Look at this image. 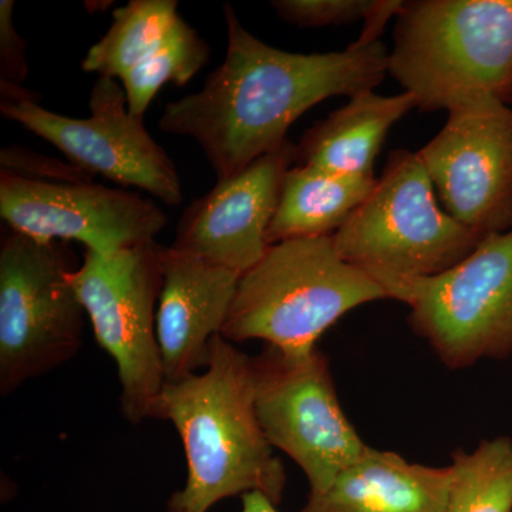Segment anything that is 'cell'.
<instances>
[{"instance_id": "obj_22", "label": "cell", "mask_w": 512, "mask_h": 512, "mask_svg": "<svg viewBox=\"0 0 512 512\" xmlns=\"http://www.w3.org/2000/svg\"><path fill=\"white\" fill-rule=\"evenodd\" d=\"M0 164H2V170L32 178V180L53 181V183H92V175L80 170L76 165H66L55 158L39 156L18 146L3 150L0 154Z\"/></svg>"}, {"instance_id": "obj_15", "label": "cell", "mask_w": 512, "mask_h": 512, "mask_svg": "<svg viewBox=\"0 0 512 512\" xmlns=\"http://www.w3.org/2000/svg\"><path fill=\"white\" fill-rule=\"evenodd\" d=\"M450 467L412 464L366 447L328 490L309 494L299 512H446Z\"/></svg>"}, {"instance_id": "obj_8", "label": "cell", "mask_w": 512, "mask_h": 512, "mask_svg": "<svg viewBox=\"0 0 512 512\" xmlns=\"http://www.w3.org/2000/svg\"><path fill=\"white\" fill-rule=\"evenodd\" d=\"M252 363L266 440L302 468L311 494L323 493L367 447L343 413L328 359L318 349L286 353L266 345Z\"/></svg>"}, {"instance_id": "obj_19", "label": "cell", "mask_w": 512, "mask_h": 512, "mask_svg": "<svg viewBox=\"0 0 512 512\" xmlns=\"http://www.w3.org/2000/svg\"><path fill=\"white\" fill-rule=\"evenodd\" d=\"M446 512H512V440H484L450 464Z\"/></svg>"}, {"instance_id": "obj_2", "label": "cell", "mask_w": 512, "mask_h": 512, "mask_svg": "<svg viewBox=\"0 0 512 512\" xmlns=\"http://www.w3.org/2000/svg\"><path fill=\"white\" fill-rule=\"evenodd\" d=\"M153 419L173 423L187 458L168 511L208 512L252 491L282 503L286 473L256 417L254 363L229 340L212 339L204 372L164 383Z\"/></svg>"}, {"instance_id": "obj_7", "label": "cell", "mask_w": 512, "mask_h": 512, "mask_svg": "<svg viewBox=\"0 0 512 512\" xmlns=\"http://www.w3.org/2000/svg\"><path fill=\"white\" fill-rule=\"evenodd\" d=\"M161 248L151 241L109 256L86 249L82 266L69 274L97 342L116 362L120 409L131 424L153 419L165 383L156 312Z\"/></svg>"}, {"instance_id": "obj_13", "label": "cell", "mask_w": 512, "mask_h": 512, "mask_svg": "<svg viewBox=\"0 0 512 512\" xmlns=\"http://www.w3.org/2000/svg\"><path fill=\"white\" fill-rule=\"evenodd\" d=\"M295 158L296 146L288 141L241 173L218 181L185 210L171 248L245 274L271 247L269 225Z\"/></svg>"}, {"instance_id": "obj_4", "label": "cell", "mask_w": 512, "mask_h": 512, "mask_svg": "<svg viewBox=\"0 0 512 512\" xmlns=\"http://www.w3.org/2000/svg\"><path fill=\"white\" fill-rule=\"evenodd\" d=\"M332 238L348 264L387 298L402 301L410 286L450 271L487 237L440 208L416 153L396 150L369 197Z\"/></svg>"}, {"instance_id": "obj_11", "label": "cell", "mask_w": 512, "mask_h": 512, "mask_svg": "<svg viewBox=\"0 0 512 512\" xmlns=\"http://www.w3.org/2000/svg\"><path fill=\"white\" fill-rule=\"evenodd\" d=\"M416 154L450 217L481 237L512 229L510 106L483 100L448 111Z\"/></svg>"}, {"instance_id": "obj_1", "label": "cell", "mask_w": 512, "mask_h": 512, "mask_svg": "<svg viewBox=\"0 0 512 512\" xmlns=\"http://www.w3.org/2000/svg\"><path fill=\"white\" fill-rule=\"evenodd\" d=\"M222 10L224 63L201 92L168 103L158 121L164 133L194 138L218 181L288 143L289 127L320 101L373 92L386 77L389 52L382 42L343 52H285L252 36L234 6Z\"/></svg>"}, {"instance_id": "obj_23", "label": "cell", "mask_w": 512, "mask_h": 512, "mask_svg": "<svg viewBox=\"0 0 512 512\" xmlns=\"http://www.w3.org/2000/svg\"><path fill=\"white\" fill-rule=\"evenodd\" d=\"M12 0L0 2V82L20 86L28 77L29 67L25 57V40L13 26Z\"/></svg>"}, {"instance_id": "obj_6", "label": "cell", "mask_w": 512, "mask_h": 512, "mask_svg": "<svg viewBox=\"0 0 512 512\" xmlns=\"http://www.w3.org/2000/svg\"><path fill=\"white\" fill-rule=\"evenodd\" d=\"M72 252L9 228L0 242V394L72 360L83 343L84 311L69 274Z\"/></svg>"}, {"instance_id": "obj_10", "label": "cell", "mask_w": 512, "mask_h": 512, "mask_svg": "<svg viewBox=\"0 0 512 512\" xmlns=\"http://www.w3.org/2000/svg\"><path fill=\"white\" fill-rule=\"evenodd\" d=\"M89 107V119H72L43 109L36 99L0 101L3 116L45 138L87 174L140 188L171 207L181 204L177 168L148 134L144 119L128 111L124 87L99 77Z\"/></svg>"}, {"instance_id": "obj_18", "label": "cell", "mask_w": 512, "mask_h": 512, "mask_svg": "<svg viewBox=\"0 0 512 512\" xmlns=\"http://www.w3.org/2000/svg\"><path fill=\"white\" fill-rule=\"evenodd\" d=\"M177 8V0H131L117 8L106 35L84 57L83 70L123 79L160 47L180 18Z\"/></svg>"}, {"instance_id": "obj_5", "label": "cell", "mask_w": 512, "mask_h": 512, "mask_svg": "<svg viewBox=\"0 0 512 512\" xmlns=\"http://www.w3.org/2000/svg\"><path fill=\"white\" fill-rule=\"evenodd\" d=\"M379 299L389 298L339 255L332 237L289 239L242 274L221 336L308 353L345 313Z\"/></svg>"}, {"instance_id": "obj_16", "label": "cell", "mask_w": 512, "mask_h": 512, "mask_svg": "<svg viewBox=\"0 0 512 512\" xmlns=\"http://www.w3.org/2000/svg\"><path fill=\"white\" fill-rule=\"evenodd\" d=\"M416 109L412 94L363 92L313 124L296 146L295 165L323 173L375 177V163L390 128Z\"/></svg>"}, {"instance_id": "obj_12", "label": "cell", "mask_w": 512, "mask_h": 512, "mask_svg": "<svg viewBox=\"0 0 512 512\" xmlns=\"http://www.w3.org/2000/svg\"><path fill=\"white\" fill-rule=\"evenodd\" d=\"M0 215L36 241H79L103 256L156 241L168 221L137 192L32 180L6 170L0 173Z\"/></svg>"}, {"instance_id": "obj_17", "label": "cell", "mask_w": 512, "mask_h": 512, "mask_svg": "<svg viewBox=\"0 0 512 512\" xmlns=\"http://www.w3.org/2000/svg\"><path fill=\"white\" fill-rule=\"evenodd\" d=\"M376 177L323 173L295 165L286 171L268 244L333 237L369 197Z\"/></svg>"}, {"instance_id": "obj_21", "label": "cell", "mask_w": 512, "mask_h": 512, "mask_svg": "<svg viewBox=\"0 0 512 512\" xmlns=\"http://www.w3.org/2000/svg\"><path fill=\"white\" fill-rule=\"evenodd\" d=\"M375 0H274L276 15L299 28H325L366 19Z\"/></svg>"}, {"instance_id": "obj_20", "label": "cell", "mask_w": 512, "mask_h": 512, "mask_svg": "<svg viewBox=\"0 0 512 512\" xmlns=\"http://www.w3.org/2000/svg\"><path fill=\"white\" fill-rule=\"evenodd\" d=\"M208 57L210 45L180 16L156 52L120 79L128 111L144 119L148 106L165 83L185 86L204 67Z\"/></svg>"}, {"instance_id": "obj_3", "label": "cell", "mask_w": 512, "mask_h": 512, "mask_svg": "<svg viewBox=\"0 0 512 512\" xmlns=\"http://www.w3.org/2000/svg\"><path fill=\"white\" fill-rule=\"evenodd\" d=\"M393 39L387 73L416 109L512 106V0H410Z\"/></svg>"}, {"instance_id": "obj_24", "label": "cell", "mask_w": 512, "mask_h": 512, "mask_svg": "<svg viewBox=\"0 0 512 512\" xmlns=\"http://www.w3.org/2000/svg\"><path fill=\"white\" fill-rule=\"evenodd\" d=\"M403 3L402 0H375L369 15L366 16L365 29L353 45L362 47L379 42L384 26L392 16L399 15Z\"/></svg>"}, {"instance_id": "obj_25", "label": "cell", "mask_w": 512, "mask_h": 512, "mask_svg": "<svg viewBox=\"0 0 512 512\" xmlns=\"http://www.w3.org/2000/svg\"><path fill=\"white\" fill-rule=\"evenodd\" d=\"M241 512H278V510H276V505L264 494L252 491V493L242 495Z\"/></svg>"}, {"instance_id": "obj_14", "label": "cell", "mask_w": 512, "mask_h": 512, "mask_svg": "<svg viewBox=\"0 0 512 512\" xmlns=\"http://www.w3.org/2000/svg\"><path fill=\"white\" fill-rule=\"evenodd\" d=\"M161 268L158 345L165 382H177L207 366L242 275L171 247L161 248Z\"/></svg>"}, {"instance_id": "obj_9", "label": "cell", "mask_w": 512, "mask_h": 512, "mask_svg": "<svg viewBox=\"0 0 512 512\" xmlns=\"http://www.w3.org/2000/svg\"><path fill=\"white\" fill-rule=\"evenodd\" d=\"M414 332L451 369L512 355V229L404 292Z\"/></svg>"}]
</instances>
